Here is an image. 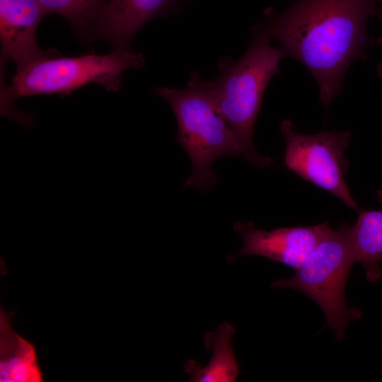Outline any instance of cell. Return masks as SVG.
Wrapping results in <instances>:
<instances>
[{"mask_svg": "<svg viewBox=\"0 0 382 382\" xmlns=\"http://www.w3.org/2000/svg\"><path fill=\"white\" fill-rule=\"evenodd\" d=\"M349 235L356 262L362 264L369 282H378L382 277V212H361Z\"/></svg>", "mask_w": 382, "mask_h": 382, "instance_id": "obj_12", "label": "cell"}, {"mask_svg": "<svg viewBox=\"0 0 382 382\" xmlns=\"http://www.w3.org/2000/svg\"><path fill=\"white\" fill-rule=\"evenodd\" d=\"M10 319V315L1 308L0 381H43L34 345L13 330Z\"/></svg>", "mask_w": 382, "mask_h": 382, "instance_id": "obj_10", "label": "cell"}, {"mask_svg": "<svg viewBox=\"0 0 382 382\" xmlns=\"http://www.w3.org/2000/svg\"><path fill=\"white\" fill-rule=\"evenodd\" d=\"M153 90L170 104L178 123L176 140L192 163V173L185 187L207 190L218 180L212 169L214 161L221 156L241 154L232 130L213 105L205 80L194 71L183 88L163 86Z\"/></svg>", "mask_w": 382, "mask_h": 382, "instance_id": "obj_3", "label": "cell"}, {"mask_svg": "<svg viewBox=\"0 0 382 382\" xmlns=\"http://www.w3.org/2000/svg\"><path fill=\"white\" fill-rule=\"evenodd\" d=\"M349 228L342 223L336 230L330 228L292 277L271 284L272 288L293 289L313 300L338 340L345 337L347 324L361 315L358 308L348 306L345 299L347 281L357 262Z\"/></svg>", "mask_w": 382, "mask_h": 382, "instance_id": "obj_5", "label": "cell"}, {"mask_svg": "<svg viewBox=\"0 0 382 382\" xmlns=\"http://www.w3.org/2000/svg\"><path fill=\"white\" fill-rule=\"evenodd\" d=\"M376 198L378 202L382 204V190L376 192Z\"/></svg>", "mask_w": 382, "mask_h": 382, "instance_id": "obj_15", "label": "cell"}, {"mask_svg": "<svg viewBox=\"0 0 382 382\" xmlns=\"http://www.w3.org/2000/svg\"><path fill=\"white\" fill-rule=\"evenodd\" d=\"M180 0H107L90 35L114 50H127L136 33L150 20L179 13Z\"/></svg>", "mask_w": 382, "mask_h": 382, "instance_id": "obj_8", "label": "cell"}, {"mask_svg": "<svg viewBox=\"0 0 382 382\" xmlns=\"http://www.w3.org/2000/svg\"><path fill=\"white\" fill-rule=\"evenodd\" d=\"M47 14L37 0H0V39L3 59L16 69L48 55L36 41V31Z\"/></svg>", "mask_w": 382, "mask_h": 382, "instance_id": "obj_9", "label": "cell"}, {"mask_svg": "<svg viewBox=\"0 0 382 382\" xmlns=\"http://www.w3.org/2000/svg\"><path fill=\"white\" fill-rule=\"evenodd\" d=\"M382 0H297L282 12L267 8L258 21L286 57L299 61L314 77L328 108L342 91L345 74L366 59L372 42L367 21Z\"/></svg>", "mask_w": 382, "mask_h": 382, "instance_id": "obj_1", "label": "cell"}, {"mask_svg": "<svg viewBox=\"0 0 382 382\" xmlns=\"http://www.w3.org/2000/svg\"><path fill=\"white\" fill-rule=\"evenodd\" d=\"M235 328L228 323H221L215 332L204 336L207 349L212 352L206 366L194 360H188L185 371L193 382H234L238 375V366L231 346Z\"/></svg>", "mask_w": 382, "mask_h": 382, "instance_id": "obj_11", "label": "cell"}, {"mask_svg": "<svg viewBox=\"0 0 382 382\" xmlns=\"http://www.w3.org/2000/svg\"><path fill=\"white\" fill-rule=\"evenodd\" d=\"M145 63L142 54L130 49L74 57H62L52 51L16 69L11 83L3 88V99L8 103L23 96L69 94L91 83L115 92L120 89L125 71L139 69Z\"/></svg>", "mask_w": 382, "mask_h": 382, "instance_id": "obj_4", "label": "cell"}, {"mask_svg": "<svg viewBox=\"0 0 382 382\" xmlns=\"http://www.w3.org/2000/svg\"><path fill=\"white\" fill-rule=\"evenodd\" d=\"M45 13L64 17L76 33L89 38L107 0H37Z\"/></svg>", "mask_w": 382, "mask_h": 382, "instance_id": "obj_13", "label": "cell"}, {"mask_svg": "<svg viewBox=\"0 0 382 382\" xmlns=\"http://www.w3.org/2000/svg\"><path fill=\"white\" fill-rule=\"evenodd\" d=\"M246 52L237 60L224 57L219 62V76L205 80L213 105L232 130L241 154L257 167L272 160L257 154L253 141V128L264 93L272 76L280 72L282 49L270 45L271 38L257 22L250 30Z\"/></svg>", "mask_w": 382, "mask_h": 382, "instance_id": "obj_2", "label": "cell"}, {"mask_svg": "<svg viewBox=\"0 0 382 382\" xmlns=\"http://www.w3.org/2000/svg\"><path fill=\"white\" fill-rule=\"evenodd\" d=\"M234 228L243 241L238 255L262 256L296 270L331 228L325 222L267 231L256 228L250 221L237 222Z\"/></svg>", "mask_w": 382, "mask_h": 382, "instance_id": "obj_7", "label": "cell"}, {"mask_svg": "<svg viewBox=\"0 0 382 382\" xmlns=\"http://www.w3.org/2000/svg\"><path fill=\"white\" fill-rule=\"evenodd\" d=\"M183 1H191V0H183Z\"/></svg>", "mask_w": 382, "mask_h": 382, "instance_id": "obj_16", "label": "cell"}, {"mask_svg": "<svg viewBox=\"0 0 382 382\" xmlns=\"http://www.w3.org/2000/svg\"><path fill=\"white\" fill-rule=\"evenodd\" d=\"M279 129L286 145V166L358 211L344 178L348 164L345 152L351 133L331 131L304 134L298 132L289 120H284Z\"/></svg>", "mask_w": 382, "mask_h": 382, "instance_id": "obj_6", "label": "cell"}, {"mask_svg": "<svg viewBox=\"0 0 382 382\" xmlns=\"http://www.w3.org/2000/svg\"><path fill=\"white\" fill-rule=\"evenodd\" d=\"M375 16L378 17L382 22V10L379 8L375 15ZM376 42L381 45H382V36L376 39Z\"/></svg>", "mask_w": 382, "mask_h": 382, "instance_id": "obj_14", "label": "cell"}]
</instances>
